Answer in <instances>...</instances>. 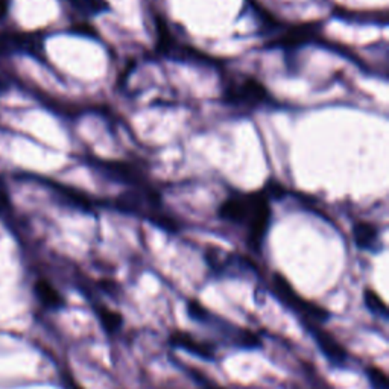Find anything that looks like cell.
I'll return each instance as SVG.
<instances>
[{
    "mask_svg": "<svg viewBox=\"0 0 389 389\" xmlns=\"http://www.w3.org/2000/svg\"><path fill=\"white\" fill-rule=\"evenodd\" d=\"M274 289L275 292H277L279 298L285 304H287L289 307L296 310V312H301L303 315L315 318L318 321H325L329 318V314L325 312L322 307H318L316 304L307 303L300 298V296L295 294L292 286L289 285V281L280 274L274 275Z\"/></svg>",
    "mask_w": 389,
    "mask_h": 389,
    "instance_id": "2",
    "label": "cell"
},
{
    "mask_svg": "<svg viewBox=\"0 0 389 389\" xmlns=\"http://www.w3.org/2000/svg\"><path fill=\"white\" fill-rule=\"evenodd\" d=\"M169 341H171L172 345L178 346V349L190 351L192 355H196L200 357L211 359V356H213V349H211L209 344H204L201 341H198V339H195L193 336H190L189 333H184V331H175V333H172Z\"/></svg>",
    "mask_w": 389,
    "mask_h": 389,
    "instance_id": "5",
    "label": "cell"
},
{
    "mask_svg": "<svg viewBox=\"0 0 389 389\" xmlns=\"http://www.w3.org/2000/svg\"><path fill=\"white\" fill-rule=\"evenodd\" d=\"M353 236H355V242L359 248L371 250L377 242L379 233L373 224L357 222L355 225V228H353Z\"/></svg>",
    "mask_w": 389,
    "mask_h": 389,
    "instance_id": "6",
    "label": "cell"
},
{
    "mask_svg": "<svg viewBox=\"0 0 389 389\" xmlns=\"http://www.w3.org/2000/svg\"><path fill=\"white\" fill-rule=\"evenodd\" d=\"M366 374H368V379H370V384L373 389H389L388 376L380 370V368H376V366L368 368Z\"/></svg>",
    "mask_w": 389,
    "mask_h": 389,
    "instance_id": "12",
    "label": "cell"
},
{
    "mask_svg": "<svg viewBox=\"0 0 389 389\" xmlns=\"http://www.w3.org/2000/svg\"><path fill=\"white\" fill-rule=\"evenodd\" d=\"M364 298H365L366 307L370 309L374 315H377L380 318L388 316L386 304L384 303V300H381L376 292L371 291V289H368V291H365V294H364Z\"/></svg>",
    "mask_w": 389,
    "mask_h": 389,
    "instance_id": "10",
    "label": "cell"
},
{
    "mask_svg": "<svg viewBox=\"0 0 389 389\" xmlns=\"http://www.w3.org/2000/svg\"><path fill=\"white\" fill-rule=\"evenodd\" d=\"M227 99L231 104L256 107L266 101L268 90L257 80L242 78V80H236L230 84L227 89Z\"/></svg>",
    "mask_w": 389,
    "mask_h": 389,
    "instance_id": "3",
    "label": "cell"
},
{
    "mask_svg": "<svg viewBox=\"0 0 389 389\" xmlns=\"http://www.w3.org/2000/svg\"><path fill=\"white\" fill-rule=\"evenodd\" d=\"M211 389H217V388H211Z\"/></svg>",
    "mask_w": 389,
    "mask_h": 389,
    "instance_id": "16",
    "label": "cell"
},
{
    "mask_svg": "<svg viewBox=\"0 0 389 389\" xmlns=\"http://www.w3.org/2000/svg\"><path fill=\"white\" fill-rule=\"evenodd\" d=\"M219 216L233 224L246 225L248 242L254 250H259L270 227V195L266 190L233 195L224 201L219 209Z\"/></svg>",
    "mask_w": 389,
    "mask_h": 389,
    "instance_id": "1",
    "label": "cell"
},
{
    "mask_svg": "<svg viewBox=\"0 0 389 389\" xmlns=\"http://www.w3.org/2000/svg\"><path fill=\"white\" fill-rule=\"evenodd\" d=\"M306 325L310 330V333L314 335L318 346H320L325 357H327L333 365H344L346 360V351L344 350V346L341 344H338L336 339L331 335L325 333L324 330L316 329L315 325L309 322Z\"/></svg>",
    "mask_w": 389,
    "mask_h": 389,
    "instance_id": "4",
    "label": "cell"
},
{
    "mask_svg": "<svg viewBox=\"0 0 389 389\" xmlns=\"http://www.w3.org/2000/svg\"><path fill=\"white\" fill-rule=\"evenodd\" d=\"M35 294H37L40 301L49 309H58L62 306L61 295L51 283H47L46 280H40L37 285H35Z\"/></svg>",
    "mask_w": 389,
    "mask_h": 389,
    "instance_id": "8",
    "label": "cell"
},
{
    "mask_svg": "<svg viewBox=\"0 0 389 389\" xmlns=\"http://www.w3.org/2000/svg\"><path fill=\"white\" fill-rule=\"evenodd\" d=\"M315 35V27L314 26H307V25H301L298 27H294V30H289L287 32L283 34V37L279 38L277 43L281 46H298L303 45L304 41H307L309 38H312Z\"/></svg>",
    "mask_w": 389,
    "mask_h": 389,
    "instance_id": "7",
    "label": "cell"
},
{
    "mask_svg": "<svg viewBox=\"0 0 389 389\" xmlns=\"http://www.w3.org/2000/svg\"><path fill=\"white\" fill-rule=\"evenodd\" d=\"M69 2L89 14H96L107 10V3L104 0H69Z\"/></svg>",
    "mask_w": 389,
    "mask_h": 389,
    "instance_id": "11",
    "label": "cell"
},
{
    "mask_svg": "<svg viewBox=\"0 0 389 389\" xmlns=\"http://www.w3.org/2000/svg\"><path fill=\"white\" fill-rule=\"evenodd\" d=\"M189 314L196 321H207L209 312L198 301H192L189 304Z\"/></svg>",
    "mask_w": 389,
    "mask_h": 389,
    "instance_id": "13",
    "label": "cell"
},
{
    "mask_svg": "<svg viewBox=\"0 0 389 389\" xmlns=\"http://www.w3.org/2000/svg\"><path fill=\"white\" fill-rule=\"evenodd\" d=\"M70 389H84V388H81L80 385H76V384H70Z\"/></svg>",
    "mask_w": 389,
    "mask_h": 389,
    "instance_id": "15",
    "label": "cell"
},
{
    "mask_svg": "<svg viewBox=\"0 0 389 389\" xmlns=\"http://www.w3.org/2000/svg\"><path fill=\"white\" fill-rule=\"evenodd\" d=\"M99 320H101L104 329L107 330L108 333H116V331L120 329V325H122L123 322L122 315H119L105 307L99 309Z\"/></svg>",
    "mask_w": 389,
    "mask_h": 389,
    "instance_id": "9",
    "label": "cell"
},
{
    "mask_svg": "<svg viewBox=\"0 0 389 389\" xmlns=\"http://www.w3.org/2000/svg\"><path fill=\"white\" fill-rule=\"evenodd\" d=\"M240 344L246 346V349H254V346L260 345V341L256 335L251 333L248 330H245L242 331V335H240Z\"/></svg>",
    "mask_w": 389,
    "mask_h": 389,
    "instance_id": "14",
    "label": "cell"
}]
</instances>
